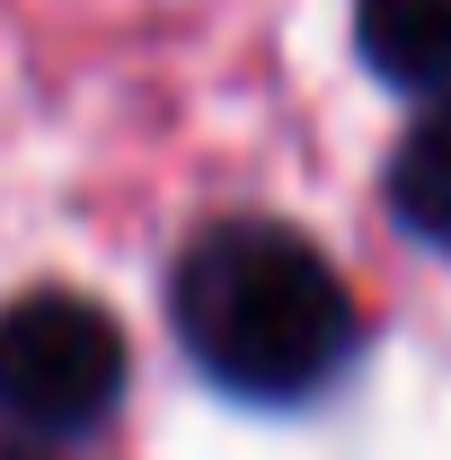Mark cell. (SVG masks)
Listing matches in <instances>:
<instances>
[{"instance_id":"3","label":"cell","mask_w":451,"mask_h":460,"mask_svg":"<svg viewBox=\"0 0 451 460\" xmlns=\"http://www.w3.org/2000/svg\"><path fill=\"white\" fill-rule=\"evenodd\" d=\"M354 45L390 89L451 107V0H354Z\"/></svg>"},{"instance_id":"4","label":"cell","mask_w":451,"mask_h":460,"mask_svg":"<svg viewBox=\"0 0 451 460\" xmlns=\"http://www.w3.org/2000/svg\"><path fill=\"white\" fill-rule=\"evenodd\" d=\"M390 213L451 257V107H425L390 151Z\"/></svg>"},{"instance_id":"5","label":"cell","mask_w":451,"mask_h":460,"mask_svg":"<svg viewBox=\"0 0 451 460\" xmlns=\"http://www.w3.org/2000/svg\"><path fill=\"white\" fill-rule=\"evenodd\" d=\"M0 460H45L36 443H18V434H0Z\"/></svg>"},{"instance_id":"1","label":"cell","mask_w":451,"mask_h":460,"mask_svg":"<svg viewBox=\"0 0 451 460\" xmlns=\"http://www.w3.org/2000/svg\"><path fill=\"white\" fill-rule=\"evenodd\" d=\"M169 328L230 399H310L354 354V301L301 230L213 222L169 266Z\"/></svg>"},{"instance_id":"2","label":"cell","mask_w":451,"mask_h":460,"mask_svg":"<svg viewBox=\"0 0 451 460\" xmlns=\"http://www.w3.org/2000/svg\"><path fill=\"white\" fill-rule=\"evenodd\" d=\"M124 399V328L89 292H18L0 310V425L18 443H71Z\"/></svg>"}]
</instances>
